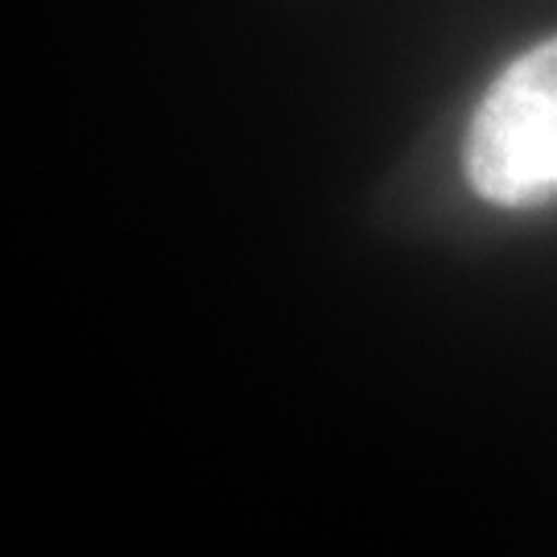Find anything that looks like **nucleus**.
Masks as SVG:
<instances>
[{
  "mask_svg": "<svg viewBox=\"0 0 557 557\" xmlns=\"http://www.w3.org/2000/svg\"><path fill=\"white\" fill-rule=\"evenodd\" d=\"M467 178L499 207L557 195V38L533 46L483 96L467 133Z\"/></svg>",
  "mask_w": 557,
  "mask_h": 557,
  "instance_id": "1",
  "label": "nucleus"
}]
</instances>
